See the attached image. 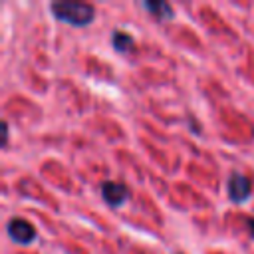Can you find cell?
Here are the masks:
<instances>
[{"instance_id": "1", "label": "cell", "mask_w": 254, "mask_h": 254, "mask_svg": "<svg viewBox=\"0 0 254 254\" xmlns=\"http://www.w3.org/2000/svg\"><path fill=\"white\" fill-rule=\"evenodd\" d=\"M50 10L52 14L69 24V26H87L93 22L95 18V8L93 4H87V2H77V0H60V2H52L50 4Z\"/></svg>"}, {"instance_id": "2", "label": "cell", "mask_w": 254, "mask_h": 254, "mask_svg": "<svg viewBox=\"0 0 254 254\" xmlns=\"http://www.w3.org/2000/svg\"><path fill=\"white\" fill-rule=\"evenodd\" d=\"M6 232H8V236H10L14 242H18V244H30V242H34V238H36V228H34L26 218H20V216H14V218L8 220Z\"/></svg>"}, {"instance_id": "3", "label": "cell", "mask_w": 254, "mask_h": 254, "mask_svg": "<svg viewBox=\"0 0 254 254\" xmlns=\"http://www.w3.org/2000/svg\"><path fill=\"white\" fill-rule=\"evenodd\" d=\"M252 194V183L242 173H232L228 177V198L232 202H244Z\"/></svg>"}, {"instance_id": "4", "label": "cell", "mask_w": 254, "mask_h": 254, "mask_svg": "<svg viewBox=\"0 0 254 254\" xmlns=\"http://www.w3.org/2000/svg\"><path fill=\"white\" fill-rule=\"evenodd\" d=\"M101 196L107 204L111 206H119L127 200L129 196V189L123 185V183H117V181H105L101 183Z\"/></svg>"}, {"instance_id": "5", "label": "cell", "mask_w": 254, "mask_h": 254, "mask_svg": "<svg viewBox=\"0 0 254 254\" xmlns=\"http://www.w3.org/2000/svg\"><path fill=\"white\" fill-rule=\"evenodd\" d=\"M141 6L147 12H151L155 18H159V20H171L175 16L173 6L169 2H165V0H145Z\"/></svg>"}, {"instance_id": "6", "label": "cell", "mask_w": 254, "mask_h": 254, "mask_svg": "<svg viewBox=\"0 0 254 254\" xmlns=\"http://www.w3.org/2000/svg\"><path fill=\"white\" fill-rule=\"evenodd\" d=\"M111 44H113L115 52H119V54L131 52V50L135 48V40H133V36L127 34V32H123V30H115V32L111 34Z\"/></svg>"}, {"instance_id": "7", "label": "cell", "mask_w": 254, "mask_h": 254, "mask_svg": "<svg viewBox=\"0 0 254 254\" xmlns=\"http://www.w3.org/2000/svg\"><path fill=\"white\" fill-rule=\"evenodd\" d=\"M244 224H246V228H248V234H250V238L254 240V218H252V216L244 218Z\"/></svg>"}, {"instance_id": "8", "label": "cell", "mask_w": 254, "mask_h": 254, "mask_svg": "<svg viewBox=\"0 0 254 254\" xmlns=\"http://www.w3.org/2000/svg\"><path fill=\"white\" fill-rule=\"evenodd\" d=\"M2 133H4V141H2V145L6 147V143H8V123H6V121H2Z\"/></svg>"}]
</instances>
